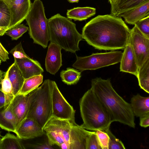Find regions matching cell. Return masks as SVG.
I'll return each mask as SVG.
<instances>
[{"mask_svg":"<svg viewBox=\"0 0 149 149\" xmlns=\"http://www.w3.org/2000/svg\"><path fill=\"white\" fill-rule=\"evenodd\" d=\"M149 0H117L111 9V15L119 17L121 14L137 7Z\"/></svg>","mask_w":149,"mask_h":149,"instance_id":"21","label":"cell"},{"mask_svg":"<svg viewBox=\"0 0 149 149\" xmlns=\"http://www.w3.org/2000/svg\"><path fill=\"white\" fill-rule=\"evenodd\" d=\"M122 55L120 51H114L93 53L84 57L76 56V60L72 66L81 72L95 70L120 62Z\"/></svg>","mask_w":149,"mask_h":149,"instance_id":"8","label":"cell"},{"mask_svg":"<svg viewBox=\"0 0 149 149\" xmlns=\"http://www.w3.org/2000/svg\"><path fill=\"white\" fill-rule=\"evenodd\" d=\"M52 116L68 120L74 124L75 111L59 90L56 82L51 80Z\"/></svg>","mask_w":149,"mask_h":149,"instance_id":"9","label":"cell"},{"mask_svg":"<svg viewBox=\"0 0 149 149\" xmlns=\"http://www.w3.org/2000/svg\"><path fill=\"white\" fill-rule=\"evenodd\" d=\"M95 131L102 149H108L109 138L107 133L105 131L100 130Z\"/></svg>","mask_w":149,"mask_h":149,"instance_id":"34","label":"cell"},{"mask_svg":"<svg viewBox=\"0 0 149 149\" xmlns=\"http://www.w3.org/2000/svg\"><path fill=\"white\" fill-rule=\"evenodd\" d=\"M8 77L12 84L13 93L15 96L19 93L25 79L14 62L11 65L8 72Z\"/></svg>","mask_w":149,"mask_h":149,"instance_id":"22","label":"cell"},{"mask_svg":"<svg viewBox=\"0 0 149 149\" xmlns=\"http://www.w3.org/2000/svg\"><path fill=\"white\" fill-rule=\"evenodd\" d=\"M7 104L5 95L0 88V108Z\"/></svg>","mask_w":149,"mask_h":149,"instance_id":"39","label":"cell"},{"mask_svg":"<svg viewBox=\"0 0 149 149\" xmlns=\"http://www.w3.org/2000/svg\"><path fill=\"white\" fill-rule=\"evenodd\" d=\"M91 131L76 124L71 132L70 149H86V140Z\"/></svg>","mask_w":149,"mask_h":149,"instance_id":"18","label":"cell"},{"mask_svg":"<svg viewBox=\"0 0 149 149\" xmlns=\"http://www.w3.org/2000/svg\"><path fill=\"white\" fill-rule=\"evenodd\" d=\"M43 79V76L42 74L25 79L18 94L25 95H27L38 87L42 82Z\"/></svg>","mask_w":149,"mask_h":149,"instance_id":"26","label":"cell"},{"mask_svg":"<svg viewBox=\"0 0 149 149\" xmlns=\"http://www.w3.org/2000/svg\"><path fill=\"white\" fill-rule=\"evenodd\" d=\"M135 25L142 33L149 38V16L139 20Z\"/></svg>","mask_w":149,"mask_h":149,"instance_id":"33","label":"cell"},{"mask_svg":"<svg viewBox=\"0 0 149 149\" xmlns=\"http://www.w3.org/2000/svg\"><path fill=\"white\" fill-rule=\"evenodd\" d=\"M91 85V88L109 113L113 122H118L135 128V116L130 104L118 94L110 79H93Z\"/></svg>","mask_w":149,"mask_h":149,"instance_id":"2","label":"cell"},{"mask_svg":"<svg viewBox=\"0 0 149 149\" xmlns=\"http://www.w3.org/2000/svg\"><path fill=\"white\" fill-rule=\"evenodd\" d=\"M25 19L29 26V34L33 42L46 48L49 41L48 19L41 0H35L31 3Z\"/></svg>","mask_w":149,"mask_h":149,"instance_id":"6","label":"cell"},{"mask_svg":"<svg viewBox=\"0 0 149 149\" xmlns=\"http://www.w3.org/2000/svg\"></svg>","mask_w":149,"mask_h":149,"instance_id":"46","label":"cell"},{"mask_svg":"<svg viewBox=\"0 0 149 149\" xmlns=\"http://www.w3.org/2000/svg\"><path fill=\"white\" fill-rule=\"evenodd\" d=\"M7 4L12 3L15 1V0H3Z\"/></svg>","mask_w":149,"mask_h":149,"instance_id":"43","label":"cell"},{"mask_svg":"<svg viewBox=\"0 0 149 149\" xmlns=\"http://www.w3.org/2000/svg\"><path fill=\"white\" fill-rule=\"evenodd\" d=\"M11 105L17 120V129L21 123L27 117L29 108L28 95H25L17 94L12 101Z\"/></svg>","mask_w":149,"mask_h":149,"instance_id":"16","label":"cell"},{"mask_svg":"<svg viewBox=\"0 0 149 149\" xmlns=\"http://www.w3.org/2000/svg\"><path fill=\"white\" fill-rule=\"evenodd\" d=\"M96 9L86 7L74 8L67 10V16L68 18L74 21L85 20L95 15Z\"/></svg>","mask_w":149,"mask_h":149,"instance_id":"23","label":"cell"},{"mask_svg":"<svg viewBox=\"0 0 149 149\" xmlns=\"http://www.w3.org/2000/svg\"><path fill=\"white\" fill-rule=\"evenodd\" d=\"M130 30L120 17L99 15L83 27V39L99 50L123 49L128 42Z\"/></svg>","mask_w":149,"mask_h":149,"instance_id":"1","label":"cell"},{"mask_svg":"<svg viewBox=\"0 0 149 149\" xmlns=\"http://www.w3.org/2000/svg\"><path fill=\"white\" fill-rule=\"evenodd\" d=\"M28 95L29 108L27 118L35 120L42 127L52 116L51 80L47 79Z\"/></svg>","mask_w":149,"mask_h":149,"instance_id":"5","label":"cell"},{"mask_svg":"<svg viewBox=\"0 0 149 149\" xmlns=\"http://www.w3.org/2000/svg\"><path fill=\"white\" fill-rule=\"evenodd\" d=\"M68 1L70 3H74L78 2L79 0H68Z\"/></svg>","mask_w":149,"mask_h":149,"instance_id":"44","label":"cell"},{"mask_svg":"<svg viewBox=\"0 0 149 149\" xmlns=\"http://www.w3.org/2000/svg\"><path fill=\"white\" fill-rule=\"evenodd\" d=\"M1 60H0V64H1Z\"/></svg>","mask_w":149,"mask_h":149,"instance_id":"45","label":"cell"},{"mask_svg":"<svg viewBox=\"0 0 149 149\" xmlns=\"http://www.w3.org/2000/svg\"><path fill=\"white\" fill-rule=\"evenodd\" d=\"M128 43L132 47L139 68L149 58V38L134 25L130 30Z\"/></svg>","mask_w":149,"mask_h":149,"instance_id":"10","label":"cell"},{"mask_svg":"<svg viewBox=\"0 0 149 149\" xmlns=\"http://www.w3.org/2000/svg\"><path fill=\"white\" fill-rule=\"evenodd\" d=\"M11 20V14L8 5L3 0H0V26L7 27Z\"/></svg>","mask_w":149,"mask_h":149,"instance_id":"29","label":"cell"},{"mask_svg":"<svg viewBox=\"0 0 149 149\" xmlns=\"http://www.w3.org/2000/svg\"><path fill=\"white\" fill-rule=\"evenodd\" d=\"M86 149H102L95 131H91L86 140Z\"/></svg>","mask_w":149,"mask_h":149,"instance_id":"32","label":"cell"},{"mask_svg":"<svg viewBox=\"0 0 149 149\" xmlns=\"http://www.w3.org/2000/svg\"><path fill=\"white\" fill-rule=\"evenodd\" d=\"M9 53L0 42V60L5 62L9 59Z\"/></svg>","mask_w":149,"mask_h":149,"instance_id":"37","label":"cell"},{"mask_svg":"<svg viewBox=\"0 0 149 149\" xmlns=\"http://www.w3.org/2000/svg\"><path fill=\"white\" fill-rule=\"evenodd\" d=\"M17 120L13 112L11 102L0 108V127L15 133Z\"/></svg>","mask_w":149,"mask_h":149,"instance_id":"17","label":"cell"},{"mask_svg":"<svg viewBox=\"0 0 149 149\" xmlns=\"http://www.w3.org/2000/svg\"><path fill=\"white\" fill-rule=\"evenodd\" d=\"M109 136L108 149H125L122 142L117 139L110 131L109 128L105 131Z\"/></svg>","mask_w":149,"mask_h":149,"instance_id":"31","label":"cell"},{"mask_svg":"<svg viewBox=\"0 0 149 149\" xmlns=\"http://www.w3.org/2000/svg\"><path fill=\"white\" fill-rule=\"evenodd\" d=\"M10 52L13 55L14 58H30L25 53L21 42L16 45L10 51Z\"/></svg>","mask_w":149,"mask_h":149,"instance_id":"35","label":"cell"},{"mask_svg":"<svg viewBox=\"0 0 149 149\" xmlns=\"http://www.w3.org/2000/svg\"><path fill=\"white\" fill-rule=\"evenodd\" d=\"M20 70L25 79L39 75L44 70L39 63L30 58H14V62Z\"/></svg>","mask_w":149,"mask_h":149,"instance_id":"15","label":"cell"},{"mask_svg":"<svg viewBox=\"0 0 149 149\" xmlns=\"http://www.w3.org/2000/svg\"><path fill=\"white\" fill-rule=\"evenodd\" d=\"M10 67L11 66L4 74L1 86V89L5 95L7 104L11 103L15 96L13 93L12 85L8 77V72Z\"/></svg>","mask_w":149,"mask_h":149,"instance_id":"28","label":"cell"},{"mask_svg":"<svg viewBox=\"0 0 149 149\" xmlns=\"http://www.w3.org/2000/svg\"><path fill=\"white\" fill-rule=\"evenodd\" d=\"M7 31V27L0 26V36H3Z\"/></svg>","mask_w":149,"mask_h":149,"instance_id":"40","label":"cell"},{"mask_svg":"<svg viewBox=\"0 0 149 149\" xmlns=\"http://www.w3.org/2000/svg\"><path fill=\"white\" fill-rule=\"evenodd\" d=\"M49 41L67 52L75 53L79 50L83 38L70 19L57 14L48 19Z\"/></svg>","mask_w":149,"mask_h":149,"instance_id":"4","label":"cell"},{"mask_svg":"<svg viewBox=\"0 0 149 149\" xmlns=\"http://www.w3.org/2000/svg\"><path fill=\"white\" fill-rule=\"evenodd\" d=\"M79 103L82 127L94 131L109 128L113 122L111 116L91 88L84 94Z\"/></svg>","mask_w":149,"mask_h":149,"instance_id":"3","label":"cell"},{"mask_svg":"<svg viewBox=\"0 0 149 149\" xmlns=\"http://www.w3.org/2000/svg\"><path fill=\"white\" fill-rule=\"evenodd\" d=\"M131 108L135 116L140 117L149 113V97H144L139 94L134 95L130 100Z\"/></svg>","mask_w":149,"mask_h":149,"instance_id":"20","label":"cell"},{"mask_svg":"<svg viewBox=\"0 0 149 149\" xmlns=\"http://www.w3.org/2000/svg\"><path fill=\"white\" fill-rule=\"evenodd\" d=\"M27 146L32 148L36 149H51L54 148L53 146L51 145L49 143L48 141L47 142L45 143L28 144L27 145Z\"/></svg>","mask_w":149,"mask_h":149,"instance_id":"36","label":"cell"},{"mask_svg":"<svg viewBox=\"0 0 149 149\" xmlns=\"http://www.w3.org/2000/svg\"><path fill=\"white\" fill-rule=\"evenodd\" d=\"M149 16V1L120 15L126 23L135 25L141 19Z\"/></svg>","mask_w":149,"mask_h":149,"instance_id":"19","label":"cell"},{"mask_svg":"<svg viewBox=\"0 0 149 149\" xmlns=\"http://www.w3.org/2000/svg\"><path fill=\"white\" fill-rule=\"evenodd\" d=\"M140 118V126L146 127L149 126V113L144 115Z\"/></svg>","mask_w":149,"mask_h":149,"instance_id":"38","label":"cell"},{"mask_svg":"<svg viewBox=\"0 0 149 149\" xmlns=\"http://www.w3.org/2000/svg\"><path fill=\"white\" fill-rule=\"evenodd\" d=\"M62 49L55 44L50 42L45 60L46 71L55 75L62 65Z\"/></svg>","mask_w":149,"mask_h":149,"instance_id":"13","label":"cell"},{"mask_svg":"<svg viewBox=\"0 0 149 149\" xmlns=\"http://www.w3.org/2000/svg\"><path fill=\"white\" fill-rule=\"evenodd\" d=\"M76 124L68 120L52 116L43 128L51 145H56L62 149H70L71 130Z\"/></svg>","mask_w":149,"mask_h":149,"instance_id":"7","label":"cell"},{"mask_svg":"<svg viewBox=\"0 0 149 149\" xmlns=\"http://www.w3.org/2000/svg\"><path fill=\"white\" fill-rule=\"evenodd\" d=\"M124 49L120 62V71L132 74L136 77L139 68L131 45L128 43Z\"/></svg>","mask_w":149,"mask_h":149,"instance_id":"14","label":"cell"},{"mask_svg":"<svg viewBox=\"0 0 149 149\" xmlns=\"http://www.w3.org/2000/svg\"><path fill=\"white\" fill-rule=\"evenodd\" d=\"M17 136L7 133L0 140V149H24L25 146Z\"/></svg>","mask_w":149,"mask_h":149,"instance_id":"25","label":"cell"},{"mask_svg":"<svg viewBox=\"0 0 149 149\" xmlns=\"http://www.w3.org/2000/svg\"><path fill=\"white\" fill-rule=\"evenodd\" d=\"M30 0H15L7 4L11 14L10 23L8 31L20 24L26 18L31 8Z\"/></svg>","mask_w":149,"mask_h":149,"instance_id":"11","label":"cell"},{"mask_svg":"<svg viewBox=\"0 0 149 149\" xmlns=\"http://www.w3.org/2000/svg\"><path fill=\"white\" fill-rule=\"evenodd\" d=\"M62 81L68 85L76 84L81 77V72L71 68H68L60 72Z\"/></svg>","mask_w":149,"mask_h":149,"instance_id":"27","label":"cell"},{"mask_svg":"<svg viewBox=\"0 0 149 149\" xmlns=\"http://www.w3.org/2000/svg\"><path fill=\"white\" fill-rule=\"evenodd\" d=\"M4 72L0 70V88H1V81L4 78Z\"/></svg>","mask_w":149,"mask_h":149,"instance_id":"41","label":"cell"},{"mask_svg":"<svg viewBox=\"0 0 149 149\" xmlns=\"http://www.w3.org/2000/svg\"><path fill=\"white\" fill-rule=\"evenodd\" d=\"M29 30V27L20 24L6 31L5 34L10 37L12 40H16Z\"/></svg>","mask_w":149,"mask_h":149,"instance_id":"30","label":"cell"},{"mask_svg":"<svg viewBox=\"0 0 149 149\" xmlns=\"http://www.w3.org/2000/svg\"><path fill=\"white\" fill-rule=\"evenodd\" d=\"M44 133L43 128L37 122L26 118L20 124L15 134L20 139H27L42 136Z\"/></svg>","mask_w":149,"mask_h":149,"instance_id":"12","label":"cell"},{"mask_svg":"<svg viewBox=\"0 0 149 149\" xmlns=\"http://www.w3.org/2000/svg\"><path fill=\"white\" fill-rule=\"evenodd\" d=\"M111 5V9H112L116 3L117 0H108Z\"/></svg>","mask_w":149,"mask_h":149,"instance_id":"42","label":"cell"},{"mask_svg":"<svg viewBox=\"0 0 149 149\" xmlns=\"http://www.w3.org/2000/svg\"><path fill=\"white\" fill-rule=\"evenodd\" d=\"M140 88L149 93V58L139 68L136 76Z\"/></svg>","mask_w":149,"mask_h":149,"instance_id":"24","label":"cell"}]
</instances>
